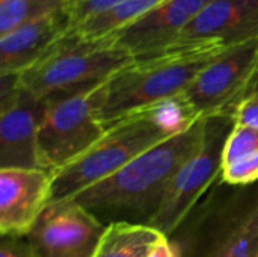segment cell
Masks as SVG:
<instances>
[{"label":"cell","mask_w":258,"mask_h":257,"mask_svg":"<svg viewBox=\"0 0 258 257\" xmlns=\"http://www.w3.org/2000/svg\"><path fill=\"white\" fill-rule=\"evenodd\" d=\"M258 151V129L254 127H245V126H236L230 132L224 155H222V168L231 165L233 162L243 159L249 155H254Z\"/></svg>","instance_id":"obj_18"},{"label":"cell","mask_w":258,"mask_h":257,"mask_svg":"<svg viewBox=\"0 0 258 257\" xmlns=\"http://www.w3.org/2000/svg\"><path fill=\"white\" fill-rule=\"evenodd\" d=\"M222 179L228 185H249L258 180V151L222 168Z\"/></svg>","instance_id":"obj_19"},{"label":"cell","mask_w":258,"mask_h":257,"mask_svg":"<svg viewBox=\"0 0 258 257\" xmlns=\"http://www.w3.org/2000/svg\"><path fill=\"white\" fill-rule=\"evenodd\" d=\"M165 236L148 224L113 221L106 226L94 257H147L151 247Z\"/></svg>","instance_id":"obj_14"},{"label":"cell","mask_w":258,"mask_h":257,"mask_svg":"<svg viewBox=\"0 0 258 257\" xmlns=\"http://www.w3.org/2000/svg\"><path fill=\"white\" fill-rule=\"evenodd\" d=\"M206 124L207 118H200L187 130L142 153L118 173L82 191L73 200L98 220L100 217L144 214L145 211H148L150 220L174 176L200 151Z\"/></svg>","instance_id":"obj_1"},{"label":"cell","mask_w":258,"mask_h":257,"mask_svg":"<svg viewBox=\"0 0 258 257\" xmlns=\"http://www.w3.org/2000/svg\"><path fill=\"white\" fill-rule=\"evenodd\" d=\"M74 0H0V36L17 27L70 9Z\"/></svg>","instance_id":"obj_16"},{"label":"cell","mask_w":258,"mask_h":257,"mask_svg":"<svg viewBox=\"0 0 258 257\" xmlns=\"http://www.w3.org/2000/svg\"><path fill=\"white\" fill-rule=\"evenodd\" d=\"M17 77L2 76L0 170H42L38 153V127L44 100L18 88Z\"/></svg>","instance_id":"obj_9"},{"label":"cell","mask_w":258,"mask_h":257,"mask_svg":"<svg viewBox=\"0 0 258 257\" xmlns=\"http://www.w3.org/2000/svg\"><path fill=\"white\" fill-rule=\"evenodd\" d=\"M135 62L112 36L86 39L70 30L32 68L17 77V86L38 100L97 86Z\"/></svg>","instance_id":"obj_3"},{"label":"cell","mask_w":258,"mask_h":257,"mask_svg":"<svg viewBox=\"0 0 258 257\" xmlns=\"http://www.w3.org/2000/svg\"><path fill=\"white\" fill-rule=\"evenodd\" d=\"M74 2H76V0H74Z\"/></svg>","instance_id":"obj_24"},{"label":"cell","mask_w":258,"mask_h":257,"mask_svg":"<svg viewBox=\"0 0 258 257\" xmlns=\"http://www.w3.org/2000/svg\"><path fill=\"white\" fill-rule=\"evenodd\" d=\"M234 127L233 112L207 117L206 136L200 151L190 158L168 185L148 226L169 236L183 223L194 204L222 173L225 141Z\"/></svg>","instance_id":"obj_6"},{"label":"cell","mask_w":258,"mask_h":257,"mask_svg":"<svg viewBox=\"0 0 258 257\" xmlns=\"http://www.w3.org/2000/svg\"><path fill=\"white\" fill-rule=\"evenodd\" d=\"M0 257H35L29 244H23L20 238H5Z\"/></svg>","instance_id":"obj_22"},{"label":"cell","mask_w":258,"mask_h":257,"mask_svg":"<svg viewBox=\"0 0 258 257\" xmlns=\"http://www.w3.org/2000/svg\"><path fill=\"white\" fill-rule=\"evenodd\" d=\"M212 0H165L138 21L110 35L135 61L168 52Z\"/></svg>","instance_id":"obj_10"},{"label":"cell","mask_w":258,"mask_h":257,"mask_svg":"<svg viewBox=\"0 0 258 257\" xmlns=\"http://www.w3.org/2000/svg\"><path fill=\"white\" fill-rule=\"evenodd\" d=\"M125 0H76L70 9V20H71V26L76 27L77 24H80L82 21L104 14L110 9H113L115 6L121 5Z\"/></svg>","instance_id":"obj_20"},{"label":"cell","mask_w":258,"mask_h":257,"mask_svg":"<svg viewBox=\"0 0 258 257\" xmlns=\"http://www.w3.org/2000/svg\"><path fill=\"white\" fill-rule=\"evenodd\" d=\"M209 257H258V200L222 236Z\"/></svg>","instance_id":"obj_17"},{"label":"cell","mask_w":258,"mask_h":257,"mask_svg":"<svg viewBox=\"0 0 258 257\" xmlns=\"http://www.w3.org/2000/svg\"><path fill=\"white\" fill-rule=\"evenodd\" d=\"M224 50L227 48L213 45L180 48L132 62L97 86L98 120L107 129L160 101L184 94Z\"/></svg>","instance_id":"obj_2"},{"label":"cell","mask_w":258,"mask_h":257,"mask_svg":"<svg viewBox=\"0 0 258 257\" xmlns=\"http://www.w3.org/2000/svg\"><path fill=\"white\" fill-rule=\"evenodd\" d=\"M236 126L258 129V89L249 92L233 111Z\"/></svg>","instance_id":"obj_21"},{"label":"cell","mask_w":258,"mask_h":257,"mask_svg":"<svg viewBox=\"0 0 258 257\" xmlns=\"http://www.w3.org/2000/svg\"><path fill=\"white\" fill-rule=\"evenodd\" d=\"M172 136L175 135L159 123L151 108L112 124L88 151L51 173L50 203L76 198Z\"/></svg>","instance_id":"obj_4"},{"label":"cell","mask_w":258,"mask_h":257,"mask_svg":"<svg viewBox=\"0 0 258 257\" xmlns=\"http://www.w3.org/2000/svg\"><path fill=\"white\" fill-rule=\"evenodd\" d=\"M147 257H180V251H178V247L172 244L168 239V236H165L151 247Z\"/></svg>","instance_id":"obj_23"},{"label":"cell","mask_w":258,"mask_h":257,"mask_svg":"<svg viewBox=\"0 0 258 257\" xmlns=\"http://www.w3.org/2000/svg\"><path fill=\"white\" fill-rule=\"evenodd\" d=\"M106 226L76 200L48 203L27 244L35 257H94Z\"/></svg>","instance_id":"obj_8"},{"label":"cell","mask_w":258,"mask_h":257,"mask_svg":"<svg viewBox=\"0 0 258 257\" xmlns=\"http://www.w3.org/2000/svg\"><path fill=\"white\" fill-rule=\"evenodd\" d=\"M162 2L165 0H125L104 14L82 21L71 30L86 39L106 38L138 21Z\"/></svg>","instance_id":"obj_15"},{"label":"cell","mask_w":258,"mask_h":257,"mask_svg":"<svg viewBox=\"0 0 258 257\" xmlns=\"http://www.w3.org/2000/svg\"><path fill=\"white\" fill-rule=\"evenodd\" d=\"M73 29L68 9L26 23L0 36V74L20 76Z\"/></svg>","instance_id":"obj_13"},{"label":"cell","mask_w":258,"mask_h":257,"mask_svg":"<svg viewBox=\"0 0 258 257\" xmlns=\"http://www.w3.org/2000/svg\"><path fill=\"white\" fill-rule=\"evenodd\" d=\"M51 173L47 170H0V232L3 238L27 236L50 203Z\"/></svg>","instance_id":"obj_12"},{"label":"cell","mask_w":258,"mask_h":257,"mask_svg":"<svg viewBox=\"0 0 258 257\" xmlns=\"http://www.w3.org/2000/svg\"><path fill=\"white\" fill-rule=\"evenodd\" d=\"M258 39L224 50L183 94L198 118L233 112L255 88Z\"/></svg>","instance_id":"obj_7"},{"label":"cell","mask_w":258,"mask_h":257,"mask_svg":"<svg viewBox=\"0 0 258 257\" xmlns=\"http://www.w3.org/2000/svg\"><path fill=\"white\" fill-rule=\"evenodd\" d=\"M252 39H258V0H212L168 52L206 45L230 48Z\"/></svg>","instance_id":"obj_11"},{"label":"cell","mask_w":258,"mask_h":257,"mask_svg":"<svg viewBox=\"0 0 258 257\" xmlns=\"http://www.w3.org/2000/svg\"><path fill=\"white\" fill-rule=\"evenodd\" d=\"M97 86L44 98L38 127L42 170L54 173L63 168L104 135L106 127L97 117Z\"/></svg>","instance_id":"obj_5"}]
</instances>
